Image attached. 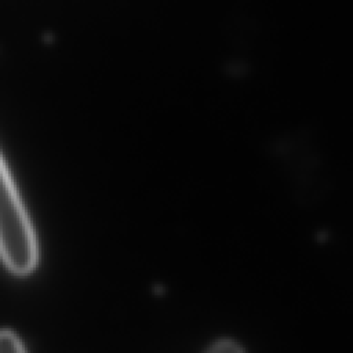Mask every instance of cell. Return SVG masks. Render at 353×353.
<instances>
[{"instance_id":"6da1fadb","label":"cell","mask_w":353,"mask_h":353,"mask_svg":"<svg viewBox=\"0 0 353 353\" xmlns=\"http://www.w3.org/2000/svg\"><path fill=\"white\" fill-rule=\"evenodd\" d=\"M0 259L15 276L30 274L39 262L33 223L0 153Z\"/></svg>"},{"instance_id":"7a4b0ae2","label":"cell","mask_w":353,"mask_h":353,"mask_svg":"<svg viewBox=\"0 0 353 353\" xmlns=\"http://www.w3.org/2000/svg\"><path fill=\"white\" fill-rule=\"evenodd\" d=\"M0 353H28L21 338L11 330H0Z\"/></svg>"},{"instance_id":"3957f363","label":"cell","mask_w":353,"mask_h":353,"mask_svg":"<svg viewBox=\"0 0 353 353\" xmlns=\"http://www.w3.org/2000/svg\"><path fill=\"white\" fill-rule=\"evenodd\" d=\"M204 353H245L241 345L232 339H219L212 343Z\"/></svg>"}]
</instances>
